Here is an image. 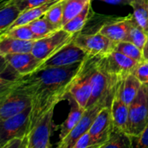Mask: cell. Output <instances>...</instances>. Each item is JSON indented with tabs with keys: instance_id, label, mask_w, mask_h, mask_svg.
Listing matches in <instances>:
<instances>
[{
	"instance_id": "1",
	"label": "cell",
	"mask_w": 148,
	"mask_h": 148,
	"mask_svg": "<svg viewBox=\"0 0 148 148\" xmlns=\"http://www.w3.org/2000/svg\"><path fill=\"white\" fill-rule=\"evenodd\" d=\"M82 63L38 69L33 73L1 84V88L16 89L31 97L29 131L43 114L66 98Z\"/></svg>"
},
{
	"instance_id": "2",
	"label": "cell",
	"mask_w": 148,
	"mask_h": 148,
	"mask_svg": "<svg viewBox=\"0 0 148 148\" xmlns=\"http://www.w3.org/2000/svg\"><path fill=\"white\" fill-rule=\"evenodd\" d=\"M102 55H88L75 75L69 94L86 109L92 92V81Z\"/></svg>"
},
{
	"instance_id": "3",
	"label": "cell",
	"mask_w": 148,
	"mask_h": 148,
	"mask_svg": "<svg viewBox=\"0 0 148 148\" xmlns=\"http://www.w3.org/2000/svg\"><path fill=\"white\" fill-rule=\"evenodd\" d=\"M120 82V79L108 75L97 66V69L93 76L92 92L87 108L92 107L101 101H107L111 106Z\"/></svg>"
},
{
	"instance_id": "4",
	"label": "cell",
	"mask_w": 148,
	"mask_h": 148,
	"mask_svg": "<svg viewBox=\"0 0 148 148\" xmlns=\"http://www.w3.org/2000/svg\"><path fill=\"white\" fill-rule=\"evenodd\" d=\"M138 63L136 61L114 49L101 56L98 62V68L121 81L133 73Z\"/></svg>"
},
{
	"instance_id": "5",
	"label": "cell",
	"mask_w": 148,
	"mask_h": 148,
	"mask_svg": "<svg viewBox=\"0 0 148 148\" xmlns=\"http://www.w3.org/2000/svg\"><path fill=\"white\" fill-rule=\"evenodd\" d=\"M78 34L74 35L62 28L59 29L47 36L36 40L32 49V54L44 62L63 46L74 40Z\"/></svg>"
},
{
	"instance_id": "6",
	"label": "cell",
	"mask_w": 148,
	"mask_h": 148,
	"mask_svg": "<svg viewBox=\"0 0 148 148\" xmlns=\"http://www.w3.org/2000/svg\"><path fill=\"white\" fill-rule=\"evenodd\" d=\"M31 106L6 120L0 121V147L13 138H24L29 132Z\"/></svg>"
},
{
	"instance_id": "7",
	"label": "cell",
	"mask_w": 148,
	"mask_h": 148,
	"mask_svg": "<svg viewBox=\"0 0 148 148\" xmlns=\"http://www.w3.org/2000/svg\"><path fill=\"white\" fill-rule=\"evenodd\" d=\"M32 105L29 95L12 88H1L0 121L16 115Z\"/></svg>"
},
{
	"instance_id": "8",
	"label": "cell",
	"mask_w": 148,
	"mask_h": 148,
	"mask_svg": "<svg viewBox=\"0 0 148 148\" xmlns=\"http://www.w3.org/2000/svg\"><path fill=\"white\" fill-rule=\"evenodd\" d=\"M148 124V101L141 87L136 98L129 104L127 133L133 138L138 137Z\"/></svg>"
},
{
	"instance_id": "9",
	"label": "cell",
	"mask_w": 148,
	"mask_h": 148,
	"mask_svg": "<svg viewBox=\"0 0 148 148\" xmlns=\"http://www.w3.org/2000/svg\"><path fill=\"white\" fill-rule=\"evenodd\" d=\"M89 54L78 46L74 40L45 60L38 69L49 67H64L83 62Z\"/></svg>"
},
{
	"instance_id": "10",
	"label": "cell",
	"mask_w": 148,
	"mask_h": 148,
	"mask_svg": "<svg viewBox=\"0 0 148 148\" xmlns=\"http://www.w3.org/2000/svg\"><path fill=\"white\" fill-rule=\"evenodd\" d=\"M109 106L107 101L98 102L92 107L87 108L82 116L80 121L73 129V131L62 140H60L57 147L60 148H73L76 140L85 133L88 132L100 111L104 108Z\"/></svg>"
},
{
	"instance_id": "11",
	"label": "cell",
	"mask_w": 148,
	"mask_h": 148,
	"mask_svg": "<svg viewBox=\"0 0 148 148\" xmlns=\"http://www.w3.org/2000/svg\"><path fill=\"white\" fill-rule=\"evenodd\" d=\"M74 41L89 55L108 54L113 51L116 45V42H113L99 30L94 34H78Z\"/></svg>"
},
{
	"instance_id": "12",
	"label": "cell",
	"mask_w": 148,
	"mask_h": 148,
	"mask_svg": "<svg viewBox=\"0 0 148 148\" xmlns=\"http://www.w3.org/2000/svg\"><path fill=\"white\" fill-rule=\"evenodd\" d=\"M54 109L55 108H52L43 114L31 128L27 135L28 148L51 147L49 139L51 134Z\"/></svg>"
},
{
	"instance_id": "13",
	"label": "cell",
	"mask_w": 148,
	"mask_h": 148,
	"mask_svg": "<svg viewBox=\"0 0 148 148\" xmlns=\"http://www.w3.org/2000/svg\"><path fill=\"white\" fill-rule=\"evenodd\" d=\"M1 58L14 71L17 78L33 73L43 62V61L33 55L32 52L8 54L1 56Z\"/></svg>"
},
{
	"instance_id": "14",
	"label": "cell",
	"mask_w": 148,
	"mask_h": 148,
	"mask_svg": "<svg viewBox=\"0 0 148 148\" xmlns=\"http://www.w3.org/2000/svg\"><path fill=\"white\" fill-rule=\"evenodd\" d=\"M113 128L114 122L111 107L107 106L100 111L89 130L90 134L98 144V148H101L102 145L108 140Z\"/></svg>"
},
{
	"instance_id": "15",
	"label": "cell",
	"mask_w": 148,
	"mask_h": 148,
	"mask_svg": "<svg viewBox=\"0 0 148 148\" xmlns=\"http://www.w3.org/2000/svg\"><path fill=\"white\" fill-rule=\"evenodd\" d=\"M134 22V16L129 15L127 17L116 19L109 23H106L99 29L101 33L108 36L114 42L126 41L129 29Z\"/></svg>"
},
{
	"instance_id": "16",
	"label": "cell",
	"mask_w": 148,
	"mask_h": 148,
	"mask_svg": "<svg viewBox=\"0 0 148 148\" xmlns=\"http://www.w3.org/2000/svg\"><path fill=\"white\" fill-rule=\"evenodd\" d=\"M66 98L69 100V103L70 106V110L69 113V115L61 127V132H60V140H62L65 139L75 127V126L80 121L82 116L84 114L85 108L80 106V104L69 95L68 94Z\"/></svg>"
},
{
	"instance_id": "17",
	"label": "cell",
	"mask_w": 148,
	"mask_h": 148,
	"mask_svg": "<svg viewBox=\"0 0 148 148\" xmlns=\"http://www.w3.org/2000/svg\"><path fill=\"white\" fill-rule=\"evenodd\" d=\"M141 87L142 83L132 73L121 81L116 95L122 101L129 105L136 98Z\"/></svg>"
},
{
	"instance_id": "18",
	"label": "cell",
	"mask_w": 148,
	"mask_h": 148,
	"mask_svg": "<svg viewBox=\"0 0 148 148\" xmlns=\"http://www.w3.org/2000/svg\"><path fill=\"white\" fill-rule=\"evenodd\" d=\"M35 41L22 40L10 36H0V56L32 52Z\"/></svg>"
},
{
	"instance_id": "19",
	"label": "cell",
	"mask_w": 148,
	"mask_h": 148,
	"mask_svg": "<svg viewBox=\"0 0 148 148\" xmlns=\"http://www.w3.org/2000/svg\"><path fill=\"white\" fill-rule=\"evenodd\" d=\"M110 107H111L114 127H116L118 129L123 130L127 133L129 105L122 101L119 98V96L115 94V96L114 97Z\"/></svg>"
},
{
	"instance_id": "20",
	"label": "cell",
	"mask_w": 148,
	"mask_h": 148,
	"mask_svg": "<svg viewBox=\"0 0 148 148\" xmlns=\"http://www.w3.org/2000/svg\"><path fill=\"white\" fill-rule=\"evenodd\" d=\"M61 0H52L49 3H46L41 6L38 7H35L29 10H27L23 12H22V14L20 15V16L9 27L8 29H12L14 27H17L20 25H23V24H28L29 23H31L32 21L42 16L45 15V13L52 7L54 6L56 3H57L58 2H60ZM5 32V31H4Z\"/></svg>"
},
{
	"instance_id": "21",
	"label": "cell",
	"mask_w": 148,
	"mask_h": 148,
	"mask_svg": "<svg viewBox=\"0 0 148 148\" xmlns=\"http://www.w3.org/2000/svg\"><path fill=\"white\" fill-rule=\"evenodd\" d=\"M21 10L12 3L3 1L0 9V32L6 31L9 27L20 16Z\"/></svg>"
},
{
	"instance_id": "22",
	"label": "cell",
	"mask_w": 148,
	"mask_h": 148,
	"mask_svg": "<svg viewBox=\"0 0 148 148\" xmlns=\"http://www.w3.org/2000/svg\"><path fill=\"white\" fill-rule=\"evenodd\" d=\"M133 137L127 132L114 127L108 140L101 148H130L133 147Z\"/></svg>"
},
{
	"instance_id": "23",
	"label": "cell",
	"mask_w": 148,
	"mask_h": 148,
	"mask_svg": "<svg viewBox=\"0 0 148 148\" xmlns=\"http://www.w3.org/2000/svg\"><path fill=\"white\" fill-rule=\"evenodd\" d=\"M90 10H91V2L88 3L78 15H76L75 17L70 19L68 23H66L62 26V29L71 34L74 35L78 34L88 21Z\"/></svg>"
},
{
	"instance_id": "24",
	"label": "cell",
	"mask_w": 148,
	"mask_h": 148,
	"mask_svg": "<svg viewBox=\"0 0 148 148\" xmlns=\"http://www.w3.org/2000/svg\"><path fill=\"white\" fill-rule=\"evenodd\" d=\"M28 24L37 39L47 36L60 29L58 26L51 23L44 16L32 21Z\"/></svg>"
},
{
	"instance_id": "25",
	"label": "cell",
	"mask_w": 148,
	"mask_h": 148,
	"mask_svg": "<svg viewBox=\"0 0 148 148\" xmlns=\"http://www.w3.org/2000/svg\"><path fill=\"white\" fill-rule=\"evenodd\" d=\"M133 16L137 23L148 33V0H134L131 3Z\"/></svg>"
},
{
	"instance_id": "26",
	"label": "cell",
	"mask_w": 148,
	"mask_h": 148,
	"mask_svg": "<svg viewBox=\"0 0 148 148\" xmlns=\"http://www.w3.org/2000/svg\"><path fill=\"white\" fill-rule=\"evenodd\" d=\"M91 1L92 0H63L64 14L62 19V26L70 19L78 15Z\"/></svg>"
},
{
	"instance_id": "27",
	"label": "cell",
	"mask_w": 148,
	"mask_h": 148,
	"mask_svg": "<svg viewBox=\"0 0 148 148\" xmlns=\"http://www.w3.org/2000/svg\"><path fill=\"white\" fill-rule=\"evenodd\" d=\"M148 39V33L146 32L135 21L134 17L133 24L129 29L126 41L131 42L132 43L135 44L138 48L143 50Z\"/></svg>"
},
{
	"instance_id": "28",
	"label": "cell",
	"mask_w": 148,
	"mask_h": 148,
	"mask_svg": "<svg viewBox=\"0 0 148 148\" xmlns=\"http://www.w3.org/2000/svg\"><path fill=\"white\" fill-rule=\"evenodd\" d=\"M114 49L124 54L129 58L136 61L137 62H140L144 61L143 51L140 48H138L135 44L132 43L131 42H128V41L119 42L116 43Z\"/></svg>"
},
{
	"instance_id": "29",
	"label": "cell",
	"mask_w": 148,
	"mask_h": 148,
	"mask_svg": "<svg viewBox=\"0 0 148 148\" xmlns=\"http://www.w3.org/2000/svg\"><path fill=\"white\" fill-rule=\"evenodd\" d=\"M0 36H10L13 38L29 40V41L37 40V37L35 36V34L31 30L29 24H23V25H20V26L7 29L5 32L2 33Z\"/></svg>"
},
{
	"instance_id": "30",
	"label": "cell",
	"mask_w": 148,
	"mask_h": 148,
	"mask_svg": "<svg viewBox=\"0 0 148 148\" xmlns=\"http://www.w3.org/2000/svg\"><path fill=\"white\" fill-rule=\"evenodd\" d=\"M64 14L63 0H61L54 6H52L44 15V16L53 24L58 26L60 29L62 28V19Z\"/></svg>"
},
{
	"instance_id": "31",
	"label": "cell",
	"mask_w": 148,
	"mask_h": 148,
	"mask_svg": "<svg viewBox=\"0 0 148 148\" xmlns=\"http://www.w3.org/2000/svg\"><path fill=\"white\" fill-rule=\"evenodd\" d=\"M3 1L15 3L21 10V11L23 12L27 10L41 6L52 0H3Z\"/></svg>"
},
{
	"instance_id": "32",
	"label": "cell",
	"mask_w": 148,
	"mask_h": 148,
	"mask_svg": "<svg viewBox=\"0 0 148 148\" xmlns=\"http://www.w3.org/2000/svg\"><path fill=\"white\" fill-rule=\"evenodd\" d=\"M98 148V144L94 140L89 131L82 134L75 143L73 148Z\"/></svg>"
},
{
	"instance_id": "33",
	"label": "cell",
	"mask_w": 148,
	"mask_h": 148,
	"mask_svg": "<svg viewBox=\"0 0 148 148\" xmlns=\"http://www.w3.org/2000/svg\"><path fill=\"white\" fill-rule=\"evenodd\" d=\"M133 74L140 81L141 83L148 82V61L144 60L138 63Z\"/></svg>"
},
{
	"instance_id": "34",
	"label": "cell",
	"mask_w": 148,
	"mask_h": 148,
	"mask_svg": "<svg viewBox=\"0 0 148 148\" xmlns=\"http://www.w3.org/2000/svg\"><path fill=\"white\" fill-rule=\"evenodd\" d=\"M1 148H28L27 136L24 138H13L3 144Z\"/></svg>"
},
{
	"instance_id": "35",
	"label": "cell",
	"mask_w": 148,
	"mask_h": 148,
	"mask_svg": "<svg viewBox=\"0 0 148 148\" xmlns=\"http://www.w3.org/2000/svg\"><path fill=\"white\" fill-rule=\"evenodd\" d=\"M134 139L136 140V143L134 144V147L148 148V124L141 134Z\"/></svg>"
},
{
	"instance_id": "36",
	"label": "cell",
	"mask_w": 148,
	"mask_h": 148,
	"mask_svg": "<svg viewBox=\"0 0 148 148\" xmlns=\"http://www.w3.org/2000/svg\"><path fill=\"white\" fill-rule=\"evenodd\" d=\"M100 1L110 4H115V5H131L134 0H100Z\"/></svg>"
},
{
	"instance_id": "37",
	"label": "cell",
	"mask_w": 148,
	"mask_h": 148,
	"mask_svg": "<svg viewBox=\"0 0 148 148\" xmlns=\"http://www.w3.org/2000/svg\"><path fill=\"white\" fill-rule=\"evenodd\" d=\"M143 56H144V60H147L148 61V39L144 49H143Z\"/></svg>"
},
{
	"instance_id": "38",
	"label": "cell",
	"mask_w": 148,
	"mask_h": 148,
	"mask_svg": "<svg viewBox=\"0 0 148 148\" xmlns=\"http://www.w3.org/2000/svg\"><path fill=\"white\" fill-rule=\"evenodd\" d=\"M142 88L147 95V99L148 101V82H146V83H142Z\"/></svg>"
}]
</instances>
